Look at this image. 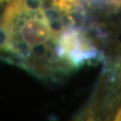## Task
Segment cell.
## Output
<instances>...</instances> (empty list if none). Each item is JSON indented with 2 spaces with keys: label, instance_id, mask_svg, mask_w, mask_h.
Here are the masks:
<instances>
[{
  "label": "cell",
  "instance_id": "obj_2",
  "mask_svg": "<svg viewBox=\"0 0 121 121\" xmlns=\"http://www.w3.org/2000/svg\"><path fill=\"white\" fill-rule=\"evenodd\" d=\"M56 52L72 67L79 68L98 60L99 51L91 39L76 26H68L58 39Z\"/></svg>",
  "mask_w": 121,
  "mask_h": 121
},
{
  "label": "cell",
  "instance_id": "obj_4",
  "mask_svg": "<svg viewBox=\"0 0 121 121\" xmlns=\"http://www.w3.org/2000/svg\"><path fill=\"white\" fill-rule=\"evenodd\" d=\"M0 1H1V0H0Z\"/></svg>",
  "mask_w": 121,
  "mask_h": 121
},
{
  "label": "cell",
  "instance_id": "obj_3",
  "mask_svg": "<svg viewBox=\"0 0 121 121\" xmlns=\"http://www.w3.org/2000/svg\"><path fill=\"white\" fill-rule=\"evenodd\" d=\"M81 0H54V5L59 10L69 13L80 4Z\"/></svg>",
  "mask_w": 121,
  "mask_h": 121
},
{
  "label": "cell",
  "instance_id": "obj_1",
  "mask_svg": "<svg viewBox=\"0 0 121 121\" xmlns=\"http://www.w3.org/2000/svg\"><path fill=\"white\" fill-rule=\"evenodd\" d=\"M3 48L28 52L50 41L54 29L43 8H32L26 0H13L3 15Z\"/></svg>",
  "mask_w": 121,
  "mask_h": 121
}]
</instances>
